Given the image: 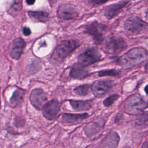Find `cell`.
<instances>
[{
    "label": "cell",
    "mask_w": 148,
    "mask_h": 148,
    "mask_svg": "<svg viewBox=\"0 0 148 148\" xmlns=\"http://www.w3.org/2000/svg\"><path fill=\"white\" fill-rule=\"evenodd\" d=\"M25 93V90L21 88H17L13 92V95L10 99V103L13 107L20 105L23 101Z\"/></svg>",
    "instance_id": "ffe728a7"
},
{
    "label": "cell",
    "mask_w": 148,
    "mask_h": 148,
    "mask_svg": "<svg viewBox=\"0 0 148 148\" xmlns=\"http://www.w3.org/2000/svg\"><path fill=\"white\" fill-rule=\"evenodd\" d=\"M90 85L86 84L80 85L74 89V92L80 96L87 95L90 90Z\"/></svg>",
    "instance_id": "44dd1931"
},
{
    "label": "cell",
    "mask_w": 148,
    "mask_h": 148,
    "mask_svg": "<svg viewBox=\"0 0 148 148\" xmlns=\"http://www.w3.org/2000/svg\"><path fill=\"white\" fill-rule=\"evenodd\" d=\"M35 1L36 0H25V2L26 3L29 5H34L35 2Z\"/></svg>",
    "instance_id": "83f0119b"
},
{
    "label": "cell",
    "mask_w": 148,
    "mask_h": 148,
    "mask_svg": "<svg viewBox=\"0 0 148 148\" xmlns=\"http://www.w3.org/2000/svg\"><path fill=\"white\" fill-rule=\"evenodd\" d=\"M23 32L25 36H29L31 34V31L28 27H25L23 28Z\"/></svg>",
    "instance_id": "4316f807"
},
{
    "label": "cell",
    "mask_w": 148,
    "mask_h": 148,
    "mask_svg": "<svg viewBox=\"0 0 148 148\" xmlns=\"http://www.w3.org/2000/svg\"><path fill=\"white\" fill-rule=\"evenodd\" d=\"M28 15L35 22L46 23L49 18V13L45 11H29Z\"/></svg>",
    "instance_id": "d6986e66"
},
{
    "label": "cell",
    "mask_w": 148,
    "mask_h": 148,
    "mask_svg": "<svg viewBox=\"0 0 148 148\" xmlns=\"http://www.w3.org/2000/svg\"><path fill=\"white\" fill-rule=\"evenodd\" d=\"M125 30L130 34L137 35L144 32L147 28V24L136 16L129 17L124 24Z\"/></svg>",
    "instance_id": "3957f363"
},
{
    "label": "cell",
    "mask_w": 148,
    "mask_h": 148,
    "mask_svg": "<svg viewBox=\"0 0 148 148\" xmlns=\"http://www.w3.org/2000/svg\"><path fill=\"white\" fill-rule=\"evenodd\" d=\"M88 114L84 113L82 114L65 113L62 116V123L66 125H75L81 123L83 120L88 117Z\"/></svg>",
    "instance_id": "5bb4252c"
},
{
    "label": "cell",
    "mask_w": 148,
    "mask_h": 148,
    "mask_svg": "<svg viewBox=\"0 0 148 148\" xmlns=\"http://www.w3.org/2000/svg\"><path fill=\"white\" fill-rule=\"evenodd\" d=\"M57 14L60 19L69 20L76 18L79 15V12L75 5L66 3L59 5L57 10Z\"/></svg>",
    "instance_id": "52a82bcc"
},
{
    "label": "cell",
    "mask_w": 148,
    "mask_h": 148,
    "mask_svg": "<svg viewBox=\"0 0 148 148\" xmlns=\"http://www.w3.org/2000/svg\"><path fill=\"white\" fill-rule=\"evenodd\" d=\"M119 97V95L117 94H113L106 99L103 102V104L106 107H109L110 105H112L115 101H116Z\"/></svg>",
    "instance_id": "603a6c76"
},
{
    "label": "cell",
    "mask_w": 148,
    "mask_h": 148,
    "mask_svg": "<svg viewBox=\"0 0 148 148\" xmlns=\"http://www.w3.org/2000/svg\"><path fill=\"white\" fill-rule=\"evenodd\" d=\"M101 54L95 47L89 48L80 54L77 57L78 64L83 67L92 65L101 59Z\"/></svg>",
    "instance_id": "8992f818"
},
{
    "label": "cell",
    "mask_w": 148,
    "mask_h": 148,
    "mask_svg": "<svg viewBox=\"0 0 148 148\" xmlns=\"http://www.w3.org/2000/svg\"><path fill=\"white\" fill-rule=\"evenodd\" d=\"M79 46V43L75 40L62 41L51 54L50 58V62L54 65L61 64Z\"/></svg>",
    "instance_id": "7a4b0ae2"
},
{
    "label": "cell",
    "mask_w": 148,
    "mask_h": 148,
    "mask_svg": "<svg viewBox=\"0 0 148 148\" xmlns=\"http://www.w3.org/2000/svg\"><path fill=\"white\" fill-rule=\"evenodd\" d=\"M46 93L43 89L38 88L34 89L30 94L29 100L31 104L36 109L41 110L47 101Z\"/></svg>",
    "instance_id": "8fae6325"
},
{
    "label": "cell",
    "mask_w": 148,
    "mask_h": 148,
    "mask_svg": "<svg viewBox=\"0 0 148 148\" xmlns=\"http://www.w3.org/2000/svg\"><path fill=\"white\" fill-rule=\"evenodd\" d=\"M42 109L44 117L48 120H53L60 112V103L57 99H53L45 103Z\"/></svg>",
    "instance_id": "9c48e42d"
},
{
    "label": "cell",
    "mask_w": 148,
    "mask_h": 148,
    "mask_svg": "<svg viewBox=\"0 0 148 148\" xmlns=\"http://www.w3.org/2000/svg\"><path fill=\"white\" fill-rule=\"evenodd\" d=\"M126 42L120 37H111L106 42L105 51L110 54H119L126 49Z\"/></svg>",
    "instance_id": "ba28073f"
},
{
    "label": "cell",
    "mask_w": 148,
    "mask_h": 148,
    "mask_svg": "<svg viewBox=\"0 0 148 148\" xmlns=\"http://www.w3.org/2000/svg\"><path fill=\"white\" fill-rule=\"evenodd\" d=\"M146 87H147V86L145 87V91L146 93H147V92H146Z\"/></svg>",
    "instance_id": "f1b7e54d"
},
{
    "label": "cell",
    "mask_w": 148,
    "mask_h": 148,
    "mask_svg": "<svg viewBox=\"0 0 148 148\" xmlns=\"http://www.w3.org/2000/svg\"><path fill=\"white\" fill-rule=\"evenodd\" d=\"M147 112L145 114H143L139 116L136 121V124L139 126H147Z\"/></svg>",
    "instance_id": "cb8c5ba5"
},
{
    "label": "cell",
    "mask_w": 148,
    "mask_h": 148,
    "mask_svg": "<svg viewBox=\"0 0 148 148\" xmlns=\"http://www.w3.org/2000/svg\"><path fill=\"white\" fill-rule=\"evenodd\" d=\"M114 86V83L110 80H99L95 82L91 87L94 95L97 97L105 95Z\"/></svg>",
    "instance_id": "30bf717a"
},
{
    "label": "cell",
    "mask_w": 148,
    "mask_h": 148,
    "mask_svg": "<svg viewBox=\"0 0 148 148\" xmlns=\"http://www.w3.org/2000/svg\"><path fill=\"white\" fill-rule=\"evenodd\" d=\"M147 103L139 96L129 98L124 104L125 111L130 114H138L147 108Z\"/></svg>",
    "instance_id": "5b68a950"
},
{
    "label": "cell",
    "mask_w": 148,
    "mask_h": 148,
    "mask_svg": "<svg viewBox=\"0 0 148 148\" xmlns=\"http://www.w3.org/2000/svg\"><path fill=\"white\" fill-rule=\"evenodd\" d=\"M88 3L94 7L99 6L105 3L110 0H87Z\"/></svg>",
    "instance_id": "d4e9b609"
},
{
    "label": "cell",
    "mask_w": 148,
    "mask_h": 148,
    "mask_svg": "<svg viewBox=\"0 0 148 148\" xmlns=\"http://www.w3.org/2000/svg\"><path fill=\"white\" fill-rule=\"evenodd\" d=\"M120 137L118 134L114 131L108 133L101 140L100 146L102 147H116L118 146Z\"/></svg>",
    "instance_id": "2e32d148"
},
{
    "label": "cell",
    "mask_w": 148,
    "mask_h": 148,
    "mask_svg": "<svg viewBox=\"0 0 148 148\" xmlns=\"http://www.w3.org/2000/svg\"><path fill=\"white\" fill-rule=\"evenodd\" d=\"M147 59V51L143 47H135L121 57L118 64L125 69L138 65Z\"/></svg>",
    "instance_id": "6da1fadb"
},
{
    "label": "cell",
    "mask_w": 148,
    "mask_h": 148,
    "mask_svg": "<svg viewBox=\"0 0 148 148\" xmlns=\"http://www.w3.org/2000/svg\"><path fill=\"white\" fill-rule=\"evenodd\" d=\"M88 75V72L80 65L75 64L71 68L69 76L71 77L76 79H82Z\"/></svg>",
    "instance_id": "e0dca14e"
},
{
    "label": "cell",
    "mask_w": 148,
    "mask_h": 148,
    "mask_svg": "<svg viewBox=\"0 0 148 148\" xmlns=\"http://www.w3.org/2000/svg\"><path fill=\"white\" fill-rule=\"evenodd\" d=\"M120 71L117 69H105L100 71L98 72L99 76H117L120 74Z\"/></svg>",
    "instance_id": "7402d4cb"
},
{
    "label": "cell",
    "mask_w": 148,
    "mask_h": 148,
    "mask_svg": "<svg viewBox=\"0 0 148 148\" xmlns=\"http://www.w3.org/2000/svg\"><path fill=\"white\" fill-rule=\"evenodd\" d=\"M69 103L76 111L87 110L92 107V102L91 101L69 100Z\"/></svg>",
    "instance_id": "ac0fdd59"
},
{
    "label": "cell",
    "mask_w": 148,
    "mask_h": 148,
    "mask_svg": "<svg viewBox=\"0 0 148 148\" xmlns=\"http://www.w3.org/2000/svg\"><path fill=\"white\" fill-rule=\"evenodd\" d=\"M105 121L98 117L88 123L84 128V132L87 136L90 138L99 133L103 128Z\"/></svg>",
    "instance_id": "4fadbf2b"
},
{
    "label": "cell",
    "mask_w": 148,
    "mask_h": 148,
    "mask_svg": "<svg viewBox=\"0 0 148 148\" xmlns=\"http://www.w3.org/2000/svg\"><path fill=\"white\" fill-rule=\"evenodd\" d=\"M25 45L24 40L21 38H17L13 40L12 43L10 56L14 60H18Z\"/></svg>",
    "instance_id": "9a60e30c"
},
{
    "label": "cell",
    "mask_w": 148,
    "mask_h": 148,
    "mask_svg": "<svg viewBox=\"0 0 148 148\" xmlns=\"http://www.w3.org/2000/svg\"><path fill=\"white\" fill-rule=\"evenodd\" d=\"M106 25L98 21H92L85 26L84 32L92 36L95 43L101 44L103 40V33Z\"/></svg>",
    "instance_id": "277c9868"
},
{
    "label": "cell",
    "mask_w": 148,
    "mask_h": 148,
    "mask_svg": "<svg viewBox=\"0 0 148 148\" xmlns=\"http://www.w3.org/2000/svg\"><path fill=\"white\" fill-rule=\"evenodd\" d=\"M128 0H121L117 3L107 6L104 9V16L108 20H110L117 16L123 9L129 3Z\"/></svg>",
    "instance_id": "7c38bea8"
},
{
    "label": "cell",
    "mask_w": 148,
    "mask_h": 148,
    "mask_svg": "<svg viewBox=\"0 0 148 148\" xmlns=\"http://www.w3.org/2000/svg\"><path fill=\"white\" fill-rule=\"evenodd\" d=\"M15 125L17 127H21L24 125V120L21 119V118H18V119L15 120Z\"/></svg>",
    "instance_id": "484cf974"
}]
</instances>
